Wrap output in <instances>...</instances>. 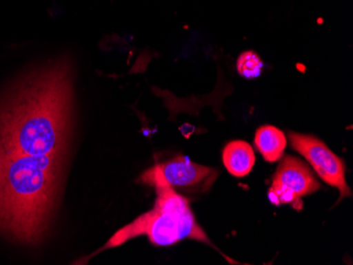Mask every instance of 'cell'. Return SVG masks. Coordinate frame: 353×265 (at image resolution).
<instances>
[{
	"mask_svg": "<svg viewBox=\"0 0 353 265\" xmlns=\"http://www.w3.org/2000/svg\"><path fill=\"white\" fill-rule=\"evenodd\" d=\"M73 84L67 61L27 75L0 100V146L8 158L67 156Z\"/></svg>",
	"mask_w": 353,
	"mask_h": 265,
	"instance_id": "1",
	"label": "cell"
},
{
	"mask_svg": "<svg viewBox=\"0 0 353 265\" xmlns=\"http://www.w3.org/2000/svg\"><path fill=\"white\" fill-rule=\"evenodd\" d=\"M238 73L241 76L253 80L261 74L263 68V63L261 57L256 54L254 51H245L241 53L237 59Z\"/></svg>",
	"mask_w": 353,
	"mask_h": 265,
	"instance_id": "9",
	"label": "cell"
},
{
	"mask_svg": "<svg viewBox=\"0 0 353 265\" xmlns=\"http://www.w3.org/2000/svg\"><path fill=\"white\" fill-rule=\"evenodd\" d=\"M268 195H269V200L272 204L292 205L297 211L303 209V202H301V198L297 197L294 191L288 189L285 185H281V184L272 182Z\"/></svg>",
	"mask_w": 353,
	"mask_h": 265,
	"instance_id": "10",
	"label": "cell"
},
{
	"mask_svg": "<svg viewBox=\"0 0 353 265\" xmlns=\"http://www.w3.org/2000/svg\"><path fill=\"white\" fill-rule=\"evenodd\" d=\"M154 207L117 231L99 251L121 246L137 237L146 236L156 246H170L184 239L211 244L203 229L196 222L190 201L172 187L156 186Z\"/></svg>",
	"mask_w": 353,
	"mask_h": 265,
	"instance_id": "3",
	"label": "cell"
},
{
	"mask_svg": "<svg viewBox=\"0 0 353 265\" xmlns=\"http://www.w3.org/2000/svg\"><path fill=\"white\" fill-rule=\"evenodd\" d=\"M254 142L257 150L263 154V159L269 163L279 161L287 147V138L283 132L270 125L257 129Z\"/></svg>",
	"mask_w": 353,
	"mask_h": 265,
	"instance_id": "8",
	"label": "cell"
},
{
	"mask_svg": "<svg viewBox=\"0 0 353 265\" xmlns=\"http://www.w3.org/2000/svg\"><path fill=\"white\" fill-rule=\"evenodd\" d=\"M217 177L218 171L214 168L194 163L188 158L180 156L146 170L138 181L152 187L168 186L174 189L203 193L210 189Z\"/></svg>",
	"mask_w": 353,
	"mask_h": 265,
	"instance_id": "4",
	"label": "cell"
},
{
	"mask_svg": "<svg viewBox=\"0 0 353 265\" xmlns=\"http://www.w3.org/2000/svg\"><path fill=\"white\" fill-rule=\"evenodd\" d=\"M272 182L285 185L299 198L306 197L321 189V184L310 168L292 156H287L279 163Z\"/></svg>",
	"mask_w": 353,
	"mask_h": 265,
	"instance_id": "6",
	"label": "cell"
},
{
	"mask_svg": "<svg viewBox=\"0 0 353 265\" xmlns=\"http://www.w3.org/2000/svg\"><path fill=\"white\" fill-rule=\"evenodd\" d=\"M288 138L293 149L312 165L319 177L340 191L341 199L350 197L351 191L346 181V165L324 142L309 134L292 131L288 134Z\"/></svg>",
	"mask_w": 353,
	"mask_h": 265,
	"instance_id": "5",
	"label": "cell"
},
{
	"mask_svg": "<svg viewBox=\"0 0 353 265\" xmlns=\"http://www.w3.org/2000/svg\"><path fill=\"white\" fill-rule=\"evenodd\" d=\"M224 166L234 177L243 178L249 175L255 165V153L247 142H230L222 152Z\"/></svg>",
	"mask_w": 353,
	"mask_h": 265,
	"instance_id": "7",
	"label": "cell"
},
{
	"mask_svg": "<svg viewBox=\"0 0 353 265\" xmlns=\"http://www.w3.org/2000/svg\"><path fill=\"white\" fill-rule=\"evenodd\" d=\"M8 163V157L6 154L5 150L0 146V178L3 177V173H5L6 166Z\"/></svg>",
	"mask_w": 353,
	"mask_h": 265,
	"instance_id": "11",
	"label": "cell"
},
{
	"mask_svg": "<svg viewBox=\"0 0 353 265\" xmlns=\"http://www.w3.org/2000/svg\"><path fill=\"white\" fill-rule=\"evenodd\" d=\"M66 158H8L0 178V233L25 244L43 240L59 199Z\"/></svg>",
	"mask_w": 353,
	"mask_h": 265,
	"instance_id": "2",
	"label": "cell"
}]
</instances>
